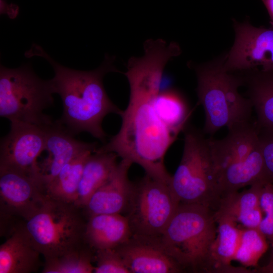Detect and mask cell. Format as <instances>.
Segmentation results:
<instances>
[{
  "label": "cell",
  "mask_w": 273,
  "mask_h": 273,
  "mask_svg": "<svg viewBox=\"0 0 273 273\" xmlns=\"http://www.w3.org/2000/svg\"><path fill=\"white\" fill-rule=\"evenodd\" d=\"M144 48L143 56L128 60L124 73L129 83L130 95L126 108L119 114L120 128L99 148L136 163L146 174L170 183L172 175L166 170L164 159L177 135L161 120L154 101L163 88L166 64L179 55L180 51L175 43H168L162 39L147 40Z\"/></svg>",
  "instance_id": "1"
},
{
  "label": "cell",
  "mask_w": 273,
  "mask_h": 273,
  "mask_svg": "<svg viewBox=\"0 0 273 273\" xmlns=\"http://www.w3.org/2000/svg\"><path fill=\"white\" fill-rule=\"evenodd\" d=\"M25 56L43 58L54 69L51 84L63 105L62 115L56 122L74 136L86 132L105 143L106 134L102 126L104 118L110 113L119 115L122 111L110 99L103 84L106 74L118 71L113 64L115 57L106 55L99 67L86 71L61 65L36 43Z\"/></svg>",
  "instance_id": "2"
},
{
  "label": "cell",
  "mask_w": 273,
  "mask_h": 273,
  "mask_svg": "<svg viewBox=\"0 0 273 273\" xmlns=\"http://www.w3.org/2000/svg\"><path fill=\"white\" fill-rule=\"evenodd\" d=\"M217 234L214 211L179 203L159 239L183 272H213L211 251Z\"/></svg>",
  "instance_id": "3"
},
{
  "label": "cell",
  "mask_w": 273,
  "mask_h": 273,
  "mask_svg": "<svg viewBox=\"0 0 273 273\" xmlns=\"http://www.w3.org/2000/svg\"><path fill=\"white\" fill-rule=\"evenodd\" d=\"M225 56L197 66V93L205 113L204 133L214 134L223 127L230 128L250 121L253 107L239 88L243 76L234 75L223 67Z\"/></svg>",
  "instance_id": "4"
},
{
  "label": "cell",
  "mask_w": 273,
  "mask_h": 273,
  "mask_svg": "<svg viewBox=\"0 0 273 273\" xmlns=\"http://www.w3.org/2000/svg\"><path fill=\"white\" fill-rule=\"evenodd\" d=\"M86 221L81 208L47 195L22 224L33 246L46 260L86 245Z\"/></svg>",
  "instance_id": "5"
},
{
  "label": "cell",
  "mask_w": 273,
  "mask_h": 273,
  "mask_svg": "<svg viewBox=\"0 0 273 273\" xmlns=\"http://www.w3.org/2000/svg\"><path fill=\"white\" fill-rule=\"evenodd\" d=\"M188 124L183 130L181 159L170 185L179 203L201 205L215 211L221 193L209 138Z\"/></svg>",
  "instance_id": "6"
},
{
  "label": "cell",
  "mask_w": 273,
  "mask_h": 273,
  "mask_svg": "<svg viewBox=\"0 0 273 273\" xmlns=\"http://www.w3.org/2000/svg\"><path fill=\"white\" fill-rule=\"evenodd\" d=\"M50 80L39 78L29 65L17 68L0 67V116L48 126L54 121L43 113L54 103Z\"/></svg>",
  "instance_id": "7"
},
{
  "label": "cell",
  "mask_w": 273,
  "mask_h": 273,
  "mask_svg": "<svg viewBox=\"0 0 273 273\" xmlns=\"http://www.w3.org/2000/svg\"><path fill=\"white\" fill-rule=\"evenodd\" d=\"M179 204L170 183L146 174L139 181L133 183L125 211L132 235L160 237Z\"/></svg>",
  "instance_id": "8"
},
{
  "label": "cell",
  "mask_w": 273,
  "mask_h": 273,
  "mask_svg": "<svg viewBox=\"0 0 273 273\" xmlns=\"http://www.w3.org/2000/svg\"><path fill=\"white\" fill-rule=\"evenodd\" d=\"M234 26V43L225 56L224 69L232 73L273 69V27H257L249 22H235Z\"/></svg>",
  "instance_id": "9"
},
{
  "label": "cell",
  "mask_w": 273,
  "mask_h": 273,
  "mask_svg": "<svg viewBox=\"0 0 273 273\" xmlns=\"http://www.w3.org/2000/svg\"><path fill=\"white\" fill-rule=\"evenodd\" d=\"M98 148L97 143L76 140L55 121L48 127L44 146L35 162L34 176L46 193L47 187L67 163L81 153Z\"/></svg>",
  "instance_id": "10"
},
{
  "label": "cell",
  "mask_w": 273,
  "mask_h": 273,
  "mask_svg": "<svg viewBox=\"0 0 273 273\" xmlns=\"http://www.w3.org/2000/svg\"><path fill=\"white\" fill-rule=\"evenodd\" d=\"M49 126L10 121L9 133L1 140L0 167L19 170L35 179V162L44 146Z\"/></svg>",
  "instance_id": "11"
},
{
  "label": "cell",
  "mask_w": 273,
  "mask_h": 273,
  "mask_svg": "<svg viewBox=\"0 0 273 273\" xmlns=\"http://www.w3.org/2000/svg\"><path fill=\"white\" fill-rule=\"evenodd\" d=\"M47 196L38 182L19 170L0 167L1 216L23 220L36 210Z\"/></svg>",
  "instance_id": "12"
},
{
  "label": "cell",
  "mask_w": 273,
  "mask_h": 273,
  "mask_svg": "<svg viewBox=\"0 0 273 273\" xmlns=\"http://www.w3.org/2000/svg\"><path fill=\"white\" fill-rule=\"evenodd\" d=\"M130 273H179L181 267L168 254L159 238L132 235L115 248Z\"/></svg>",
  "instance_id": "13"
},
{
  "label": "cell",
  "mask_w": 273,
  "mask_h": 273,
  "mask_svg": "<svg viewBox=\"0 0 273 273\" xmlns=\"http://www.w3.org/2000/svg\"><path fill=\"white\" fill-rule=\"evenodd\" d=\"M132 164L124 159L118 163L112 175L82 208L87 218L97 214L125 212L133 186L128 178V171Z\"/></svg>",
  "instance_id": "14"
},
{
  "label": "cell",
  "mask_w": 273,
  "mask_h": 273,
  "mask_svg": "<svg viewBox=\"0 0 273 273\" xmlns=\"http://www.w3.org/2000/svg\"><path fill=\"white\" fill-rule=\"evenodd\" d=\"M222 139L209 138L212 159L217 177L229 165L247 158L258 144V129L251 121L228 129Z\"/></svg>",
  "instance_id": "15"
},
{
  "label": "cell",
  "mask_w": 273,
  "mask_h": 273,
  "mask_svg": "<svg viewBox=\"0 0 273 273\" xmlns=\"http://www.w3.org/2000/svg\"><path fill=\"white\" fill-rule=\"evenodd\" d=\"M0 246V273H30L40 266L41 254L35 248L22 223L13 227Z\"/></svg>",
  "instance_id": "16"
},
{
  "label": "cell",
  "mask_w": 273,
  "mask_h": 273,
  "mask_svg": "<svg viewBox=\"0 0 273 273\" xmlns=\"http://www.w3.org/2000/svg\"><path fill=\"white\" fill-rule=\"evenodd\" d=\"M132 236L127 217L121 214H101L87 218L84 241L94 251L114 249Z\"/></svg>",
  "instance_id": "17"
},
{
  "label": "cell",
  "mask_w": 273,
  "mask_h": 273,
  "mask_svg": "<svg viewBox=\"0 0 273 273\" xmlns=\"http://www.w3.org/2000/svg\"><path fill=\"white\" fill-rule=\"evenodd\" d=\"M264 184H255L242 192L222 195L214 216H226L242 227L258 229L263 217L260 197Z\"/></svg>",
  "instance_id": "18"
},
{
  "label": "cell",
  "mask_w": 273,
  "mask_h": 273,
  "mask_svg": "<svg viewBox=\"0 0 273 273\" xmlns=\"http://www.w3.org/2000/svg\"><path fill=\"white\" fill-rule=\"evenodd\" d=\"M221 196L238 191L242 188L257 184L270 183L258 144L245 159L233 163L218 175Z\"/></svg>",
  "instance_id": "19"
},
{
  "label": "cell",
  "mask_w": 273,
  "mask_h": 273,
  "mask_svg": "<svg viewBox=\"0 0 273 273\" xmlns=\"http://www.w3.org/2000/svg\"><path fill=\"white\" fill-rule=\"evenodd\" d=\"M217 234L213 243L211 257L213 272H249L246 267L233 266L234 261L241 237V228L226 216H215Z\"/></svg>",
  "instance_id": "20"
},
{
  "label": "cell",
  "mask_w": 273,
  "mask_h": 273,
  "mask_svg": "<svg viewBox=\"0 0 273 273\" xmlns=\"http://www.w3.org/2000/svg\"><path fill=\"white\" fill-rule=\"evenodd\" d=\"M115 153L100 150L87 159L79 184L75 204L83 208L95 193L112 175L118 163Z\"/></svg>",
  "instance_id": "21"
},
{
  "label": "cell",
  "mask_w": 273,
  "mask_h": 273,
  "mask_svg": "<svg viewBox=\"0 0 273 273\" xmlns=\"http://www.w3.org/2000/svg\"><path fill=\"white\" fill-rule=\"evenodd\" d=\"M243 78L257 115L256 126H273V69L246 71Z\"/></svg>",
  "instance_id": "22"
},
{
  "label": "cell",
  "mask_w": 273,
  "mask_h": 273,
  "mask_svg": "<svg viewBox=\"0 0 273 273\" xmlns=\"http://www.w3.org/2000/svg\"><path fill=\"white\" fill-rule=\"evenodd\" d=\"M97 149L87 150L67 163L47 187L46 195L58 200L75 204L85 163Z\"/></svg>",
  "instance_id": "23"
},
{
  "label": "cell",
  "mask_w": 273,
  "mask_h": 273,
  "mask_svg": "<svg viewBox=\"0 0 273 273\" xmlns=\"http://www.w3.org/2000/svg\"><path fill=\"white\" fill-rule=\"evenodd\" d=\"M154 106L163 122L175 134L183 131L191 114L184 96L176 89L163 88L155 96Z\"/></svg>",
  "instance_id": "24"
},
{
  "label": "cell",
  "mask_w": 273,
  "mask_h": 273,
  "mask_svg": "<svg viewBox=\"0 0 273 273\" xmlns=\"http://www.w3.org/2000/svg\"><path fill=\"white\" fill-rule=\"evenodd\" d=\"M95 251L86 244L61 256L44 260L43 273L94 272Z\"/></svg>",
  "instance_id": "25"
},
{
  "label": "cell",
  "mask_w": 273,
  "mask_h": 273,
  "mask_svg": "<svg viewBox=\"0 0 273 273\" xmlns=\"http://www.w3.org/2000/svg\"><path fill=\"white\" fill-rule=\"evenodd\" d=\"M267 240L258 229L241 227L240 243L234 260L246 268L257 267L259 260L268 249Z\"/></svg>",
  "instance_id": "26"
},
{
  "label": "cell",
  "mask_w": 273,
  "mask_h": 273,
  "mask_svg": "<svg viewBox=\"0 0 273 273\" xmlns=\"http://www.w3.org/2000/svg\"><path fill=\"white\" fill-rule=\"evenodd\" d=\"M95 273H130L123 258L114 249L95 251Z\"/></svg>",
  "instance_id": "27"
},
{
  "label": "cell",
  "mask_w": 273,
  "mask_h": 273,
  "mask_svg": "<svg viewBox=\"0 0 273 273\" xmlns=\"http://www.w3.org/2000/svg\"><path fill=\"white\" fill-rule=\"evenodd\" d=\"M260 207L263 217L258 229L270 243H273V184L267 183L261 189L260 197Z\"/></svg>",
  "instance_id": "28"
},
{
  "label": "cell",
  "mask_w": 273,
  "mask_h": 273,
  "mask_svg": "<svg viewBox=\"0 0 273 273\" xmlns=\"http://www.w3.org/2000/svg\"><path fill=\"white\" fill-rule=\"evenodd\" d=\"M259 145L266 172L273 184V126L258 127Z\"/></svg>",
  "instance_id": "29"
},
{
  "label": "cell",
  "mask_w": 273,
  "mask_h": 273,
  "mask_svg": "<svg viewBox=\"0 0 273 273\" xmlns=\"http://www.w3.org/2000/svg\"><path fill=\"white\" fill-rule=\"evenodd\" d=\"M268 13L271 27H273V0H262Z\"/></svg>",
  "instance_id": "30"
},
{
  "label": "cell",
  "mask_w": 273,
  "mask_h": 273,
  "mask_svg": "<svg viewBox=\"0 0 273 273\" xmlns=\"http://www.w3.org/2000/svg\"><path fill=\"white\" fill-rule=\"evenodd\" d=\"M254 270L258 272L273 273V264H268L264 266L258 267Z\"/></svg>",
  "instance_id": "31"
},
{
  "label": "cell",
  "mask_w": 273,
  "mask_h": 273,
  "mask_svg": "<svg viewBox=\"0 0 273 273\" xmlns=\"http://www.w3.org/2000/svg\"><path fill=\"white\" fill-rule=\"evenodd\" d=\"M271 245L272 247V251L270 254V261L268 264H273V243H271Z\"/></svg>",
  "instance_id": "32"
}]
</instances>
